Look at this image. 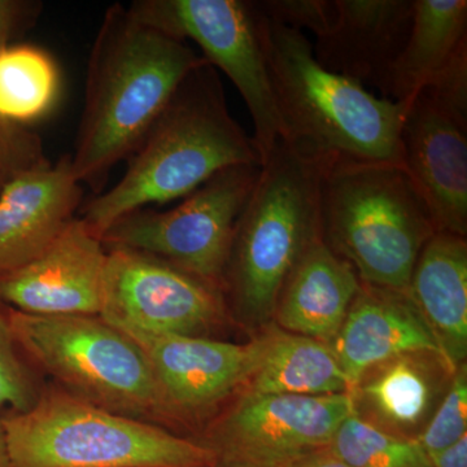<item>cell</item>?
Here are the masks:
<instances>
[{"mask_svg": "<svg viewBox=\"0 0 467 467\" xmlns=\"http://www.w3.org/2000/svg\"><path fill=\"white\" fill-rule=\"evenodd\" d=\"M208 63L186 41L115 3L101 18L86 73L85 104L70 153L73 173L94 195L130 158L178 86Z\"/></svg>", "mask_w": 467, "mask_h": 467, "instance_id": "obj_1", "label": "cell"}, {"mask_svg": "<svg viewBox=\"0 0 467 467\" xmlns=\"http://www.w3.org/2000/svg\"><path fill=\"white\" fill-rule=\"evenodd\" d=\"M252 11L275 94L281 140L321 173L353 164L404 168L401 128L407 104L378 98L359 82L325 69L306 34Z\"/></svg>", "mask_w": 467, "mask_h": 467, "instance_id": "obj_2", "label": "cell"}, {"mask_svg": "<svg viewBox=\"0 0 467 467\" xmlns=\"http://www.w3.org/2000/svg\"><path fill=\"white\" fill-rule=\"evenodd\" d=\"M260 165L252 137L234 119L216 67H195L128 159L115 186L82 202L79 218L101 239L117 221L186 198L223 169Z\"/></svg>", "mask_w": 467, "mask_h": 467, "instance_id": "obj_3", "label": "cell"}, {"mask_svg": "<svg viewBox=\"0 0 467 467\" xmlns=\"http://www.w3.org/2000/svg\"><path fill=\"white\" fill-rule=\"evenodd\" d=\"M322 242L361 284L407 294L420 251L438 233L400 165H339L321 173Z\"/></svg>", "mask_w": 467, "mask_h": 467, "instance_id": "obj_4", "label": "cell"}, {"mask_svg": "<svg viewBox=\"0 0 467 467\" xmlns=\"http://www.w3.org/2000/svg\"><path fill=\"white\" fill-rule=\"evenodd\" d=\"M11 467H217L201 442L43 384L26 411L0 417Z\"/></svg>", "mask_w": 467, "mask_h": 467, "instance_id": "obj_5", "label": "cell"}, {"mask_svg": "<svg viewBox=\"0 0 467 467\" xmlns=\"http://www.w3.org/2000/svg\"><path fill=\"white\" fill-rule=\"evenodd\" d=\"M321 171L279 140L236 223L223 288L252 322L275 315L279 295L321 238Z\"/></svg>", "mask_w": 467, "mask_h": 467, "instance_id": "obj_6", "label": "cell"}, {"mask_svg": "<svg viewBox=\"0 0 467 467\" xmlns=\"http://www.w3.org/2000/svg\"><path fill=\"white\" fill-rule=\"evenodd\" d=\"M24 358L70 395L174 431L149 358L101 316H36L9 310ZM178 434V432H177Z\"/></svg>", "mask_w": 467, "mask_h": 467, "instance_id": "obj_7", "label": "cell"}, {"mask_svg": "<svg viewBox=\"0 0 467 467\" xmlns=\"http://www.w3.org/2000/svg\"><path fill=\"white\" fill-rule=\"evenodd\" d=\"M260 165L218 171L169 211L146 208L117 221L101 236L106 248L158 257L223 290L236 223L260 174Z\"/></svg>", "mask_w": 467, "mask_h": 467, "instance_id": "obj_8", "label": "cell"}, {"mask_svg": "<svg viewBox=\"0 0 467 467\" xmlns=\"http://www.w3.org/2000/svg\"><path fill=\"white\" fill-rule=\"evenodd\" d=\"M358 395H260L238 399L193 439L214 454L217 467H296L330 447Z\"/></svg>", "mask_w": 467, "mask_h": 467, "instance_id": "obj_9", "label": "cell"}, {"mask_svg": "<svg viewBox=\"0 0 467 467\" xmlns=\"http://www.w3.org/2000/svg\"><path fill=\"white\" fill-rule=\"evenodd\" d=\"M135 16L175 38L192 39L238 88L254 124L261 165L281 140L272 82L248 0H135Z\"/></svg>", "mask_w": 467, "mask_h": 467, "instance_id": "obj_10", "label": "cell"}, {"mask_svg": "<svg viewBox=\"0 0 467 467\" xmlns=\"http://www.w3.org/2000/svg\"><path fill=\"white\" fill-rule=\"evenodd\" d=\"M106 299L101 317L119 328L202 337L223 317V290L167 261L107 248Z\"/></svg>", "mask_w": 467, "mask_h": 467, "instance_id": "obj_11", "label": "cell"}, {"mask_svg": "<svg viewBox=\"0 0 467 467\" xmlns=\"http://www.w3.org/2000/svg\"><path fill=\"white\" fill-rule=\"evenodd\" d=\"M402 165L436 230L466 238L467 90L427 86L411 98L401 128Z\"/></svg>", "mask_w": 467, "mask_h": 467, "instance_id": "obj_12", "label": "cell"}, {"mask_svg": "<svg viewBox=\"0 0 467 467\" xmlns=\"http://www.w3.org/2000/svg\"><path fill=\"white\" fill-rule=\"evenodd\" d=\"M140 344L174 429L198 422L241 391L256 364L259 343L152 334L119 328Z\"/></svg>", "mask_w": 467, "mask_h": 467, "instance_id": "obj_13", "label": "cell"}, {"mask_svg": "<svg viewBox=\"0 0 467 467\" xmlns=\"http://www.w3.org/2000/svg\"><path fill=\"white\" fill-rule=\"evenodd\" d=\"M109 251L78 216L26 266L0 278V300L36 316H100Z\"/></svg>", "mask_w": 467, "mask_h": 467, "instance_id": "obj_14", "label": "cell"}, {"mask_svg": "<svg viewBox=\"0 0 467 467\" xmlns=\"http://www.w3.org/2000/svg\"><path fill=\"white\" fill-rule=\"evenodd\" d=\"M84 202L70 153L9 182L0 192V278L38 257Z\"/></svg>", "mask_w": 467, "mask_h": 467, "instance_id": "obj_15", "label": "cell"}, {"mask_svg": "<svg viewBox=\"0 0 467 467\" xmlns=\"http://www.w3.org/2000/svg\"><path fill=\"white\" fill-rule=\"evenodd\" d=\"M331 347L353 395L370 368L400 356L430 353L448 370L441 346L408 294L374 285L361 284Z\"/></svg>", "mask_w": 467, "mask_h": 467, "instance_id": "obj_16", "label": "cell"}, {"mask_svg": "<svg viewBox=\"0 0 467 467\" xmlns=\"http://www.w3.org/2000/svg\"><path fill=\"white\" fill-rule=\"evenodd\" d=\"M335 5L334 26L313 46L316 60L380 91L410 34L414 0H335Z\"/></svg>", "mask_w": 467, "mask_h": 467, "instance_id": "obj_17", "label": "cell"}, {"mask_svg": "<svg viewBox=\"0 0 467 467\" xmlns=\"http://www.w3.org/2000/svg\"><path fill=\"white\" fill-rule=\"evenodd\" d=\"M408 296L429 326L456 373L467 353V244L454 234L436 233L420 251Z\"/></svg>", "mask_w": 467, "mask_h": 467, "instance_id": "obj_18", "label": "cell"}, {"mask_svg": "<svg viewBox=\"0 0 467 467\" xmlns=\"http://www.w3.org/2000/svg\"><path fill=\"white\" fill-rule=\"evenodd\" d=\"M359 288L353 267L319 239L285 282L275 315L288 333L331 344Z\"/></svg>", "mask_w": 467, "mask_h": 467, "instance_id": "obj_19", "label": "cell"}, {"mask_svg": "<svg viewBox=\"0 0 467 467\" xmlns=\"http://www.w3.org/2000/svg\"><path fill=\"white\" fill-rule=\"evenodd\" d=\"M463 51L466 0H414L410 34L380 88L383 98L407 104Z\"/></svg>", "mask_w": 467, "mask_h": 467, "instance_id": "obj_20", "label": "cell"}, {"mask_svg": "<svg viewBox=\"0 0 467 467\" xmlns=\"http://www.w3.org/2000/svg\"><path fill=\"white\" fill-rule=\"evenodd\" d=\"M256 339V364L241 391L297 396L349 392L331 344L284 330H272Z\"/></svg>", "mask_w": 467, "mask_h": 467, "instance_id": "obj_21", "label": "cell"}, {"mask_svg": "<svg viewBox=\"0 0 467 467\" xmlns=\"http://www.w3.org/2000/svg\"><path fill=\"white\" fill-rule=\"evenodd\" d=\"M61 76L43 48L12 45L0 52V117L14 124L36 121L57 106Z\"/></svg>", "mask_w": 467, "mask_h": 467, "instance_id": "obj_22", "label": "cell"}, {"mask_svg": "<svg viewBox=\"0 0 467 467\" xmlns=\"http://www.w3.org/2000/svg\"><path fill=\"white\" fill-rule=\"evenodd\" d=\"M370 382L358 389L378 416L396 429L416 426L429 409L432 386L425 368L410 358L400 356L379 365Z\"/></svg>", "mask_w": 467, "mask_h": 467, "instance_id": "obj_23", "label": "cell"}, {"mask_svg": "<svg viewBox=\"0 0 467 467\" xmlns=\"http://www.w3.org/2000/svg\"><path fill=\"white\" fill-rule=\"evenodd\" d=\"M328 450L353 467H432L416 438L392 434L358 410L344 420Z\"/></svg>", "mask_w": 467, "mask_h": 467, "instance_id": "obj_24", "label": "cell"}, {"mask_svg": "<svg viewBox=\"0 0 467 467\" xmlns=\"http://www.w3.org/2000/svg\"><path fill=\"white\" fill-rule=\"evenodd\" d=\"M9 310L11 306L0 300V408L26 411L38 399L43 383L18 348L12 333Z\"/></svg>", "mask_w": 467, "mask_h": 467, "instance_id": "obj_25", "label": "cell"}, {"mask_svg": "<svg viewBox=\"0 0 467 467\" xmlns=\"http://www.w3.org/2000/svg\"><path fill=\"white\" fill-rule=\"evenodd\" d=\"M467 435V371L465 365L456 370L450 391L436 410L431 422L417 436L427 456L450 447Z\"/></svg>", "mask_w": 467, "mask_h": 467, "instance_id": "obj_26", "label": "cell"}, {"mask_svg": "<svg viewBox=\"0 0 467 467\" xmlns=\"http://www.w3.org/2000/svg\"><path fill=\"white\" fill-rule=\"evenodd\" d=\"M51 164L36 131L0 117V192L18 175Z\"/></svg>", "mask_w": 467, "mask_h": 467, "instance_id": "obj_27", "label": "cell"}, {"mask_svg": "<svg viewBox=\"0 0 467 467\" xmlns=\"http://www.w3.org/2000/svg\"><path fill=\"white\" fill-rule=\"evenodd\" d=\"M251 5L265 20L299 32L309 30L316 38L327 33L337 18L335 0H260Z\"/></svg>", "mask_w": 467, "mask_h": 467, "instance_id": "obj_28", "label": "cell"}, {"mask_svg": "<svg viewBox=\"0 0 467 467\" xmlns=\"http://www.w3.org/2000/svg\"><path fill=\"white\" fill-rule=\"evenodd\" d=\"M43 8L39 0H0V52L36 26Z\"/></svg>", "mask_w": 467, "mask_h": 467, "instance_id": "obj_29", "label": "cell"}, {"mask_svg": "<svg viewBox=\"0 0 467 467\" xmlns=\"http://www.w3.org/2000/svg\"><path fill=\"white\" fill-rule=\"evenodd\" d=\"M427 457L432 467H467V435L450 447Z\"/></svg>", "mask_w": 467, "mask_h": 467, "instance_id": "obj_30", "label": "cell"}, {"mask_svg": "<svg viewBox=\"0 0 467 467\" xmlns=\"http://www.w3.org/2000/svg\"><path fill=\"white\" fill-rule=\"evenodd\" d=\"M296 467H353L346 461L335 456L330 450H324L312 454Z\"/></svg>", "mask_w": 467, "mask_h": 467, "instance_id": "obj_31", "label": "cell"}, {"mask_svg": "<svg viewBox=\"0 0 467 467\" xmlns=\"http://www.w3.org/2000/svg\"><path fill=\"white\" fill-rule=\"evenodd\" d=\"M0 467H11L9 462L7 441H5V432L0 422Z\"/></svg>", "mask_w": 467, "mask_h": 467, "instance_id": "obj_32", "label": "cell"}]
</instances>
